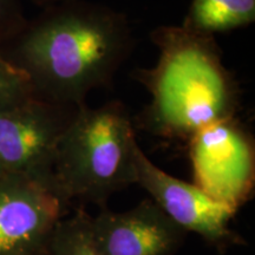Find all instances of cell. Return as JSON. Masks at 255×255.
Masks as SVG:
<instances>
[{
	"label": "cell",
	"instance_id": "obj_14",
	"mask_svg": "<svg viewBox=\"0 0 255 255\" xmlns=\"http://www.w3.org/2000/svg\"><path fill=\"white\" fill-rule=\"evenodd\" d=\"M5 174H7V173H6V171H5V169L1 167V164H0V177H1V176H4Z\"/></svg>",
	"mask_w": 255,
	"mask_h": 255
},
{
	"label": "cell",
	"instance_id": "obj_15",
	"mask_svg": "<svg viewBox=\"0 0 255 255\" xmlns=\"http://www.w3.org/2000/svg\"><path fill=\"white\" fill-rule=\"evenodd\" d=\"M40 255H44V253H43V254H40Z\"/></svg>",
	"mask_w": 255,
	"mask_h": 255
},
{
	"label": "cell",
	"instance_id": "obj_2",
	"mask_svg": "<svg viewBox=\"0 0 255 255\" xmlns=\"http://www.w3.org/2000/svg\"><path fill=\"white\" fill-rule=\"evenodd\" d=\"M150 38L158 49L157 63L138 72L150 94L141 116L145 131L188 142L202 128L235 117L240 89L223 64L214 36L163 25Z\"/></svg>",
	"mask_w": 255,
	"mask_h": 255
},
{
	"label": "cell",
	"instance_id": "obj_10",
	"mask_svg": "<svg viewBox=\"0 0 255 255\" xmlns=\"http://www.w3.org/2000/svg\"><path fill=\"white\" fill-rule=\"evenodd\" d=\"M91 216L78 209L63 216L53 229L44 255H98L90 228Z\"/></svg>",
	"mask_w": 255,
	"mask_h": 255
},
{
	"label": "cell",
	"instance_id": "obj_7",
	"mask_svg": "<svg viewBox=\"0 0 255 255\" xmlns=\"http://www.w3.org/2000/svg\"><path fill=\"white\" fill-rule=\"evenodd\" d=\"M65 206L52 190L26 177H0V255L43 254Z\"/></svg>",
	"mask_w": 255,
	"mask_h": 255
},
{
	"label": "cell",
	"instance_id": "obj_1",
	"mask_svg": "<svg viewBox=\"0 0 255 255\" xmlns=\"http://www.w3.org/2000/svg\"><path fill=\"white\" fill-rule=\"evenodd\" d=\"M135 45L127 14L87 0L41 8L0 51L24 72L34 96L81 107L109 87Z\"/></svg>",
	"mask_w": 255,
	"mask_h": 255
},
{
	"label": "cell",
	"instance_id": "obj_6",
	"mask_svg": "<svg viewBox=\"0 0 255 255\" xmlns=\"http://www.w3.org/2000/svg\"><path fill=\"white\" fill-rule=\"evenodd\" d=\"M135 184L142 187L152 202L187 234L196 233L219 247L239 241L229 227L235 210L213 200L194 183L165 173L139 145L135 155Z\"/></svg>",
	"mask_w": 255,
	"mask_h": 255
},
{
	"label": "cell",
	"instance_id": "obj_5",
	"mask_svg": "<svg viewBox=\"0 0 255 255\" xmlns=\"http://www.w3.org/2000/svg\"><path fill=\"white\" fill-rule=\"evenodd\" d=\"M188 143L194 184L237 212L254 188L255 149L250 131L232 117L202 128Z\"/></svg>",
	"mask_w": 255,
	"mask_h": 255
},
{
	"label": "cell",
	"instance_id": "obj_8",
	"mask_svg": "<svg viewBox=\"0 0 255 255\" xmlns=\"http://www.w3.org/2000/svg\"><path fill=\"white\" fill-rule=\"evenodd\" d=\"M90 228L98 255H171L187 235L150 199L126 212L103 210Z\"/></svg>",
	"mask_w": 255,
	"mask_h": 255
},
{
	"label": "cell",
	"instance_id": "obj_4",
	"mask_svg": "<svg viewBox=\"0 0 255 255\" xmlns=\"http://www.w3.org/2000/svg\"><path fill=\"white\" fill-rule=\"evenodd\" d=\"M78 109L34 97L0 111V164L6 173L26 177L57 194V148Z\"/></svg>",
	"mask_w": 255,
	"mask_h": 255
},
{
	"label": "cell",
	"instance_id": "obj_3",
	"mask_svg": "<svg viewBox=\"0 0 255 255\" xmlns=\"http://www.w3.org/2000/svg\"><path fill=\"white\" fill-rule=\"evenodd\" d=\"M138 145L131 117L121 102L83 104L57 148V194L65 203L77 199L104 205L116 191L135 184Z\"/></svg>",
	"mask_w": 255,
	"mask_h": 255
},
{
	"label": "cell",
	"instance_id": "obj_13",
	"mask_svg": "<svg viewBox=\"0 0 255 255\" xmlns=\"http://www.w3.org/2000/svg\"><path fill=\"white\" fill-rule=\"evenodd\" d=\"M27 1L32 2V4H34L40 8H45L47 6L58 4V2L64 1V0H27Z\"/></svg>",
	"mask_w": 255,
	"mask_h": 255
},
{
	"label": "cell",
	"instance_id": "obj_12",
	"mask_svg": "<svg viewBox=\"0 0 255 255\" xmlns=\"http://www.w3.org/2000/svg\"><path fill=\"white\" fill-rule=\"evenodd\" d=\"M27 20L23 0H0V49L23 30Z\"/></svg>",
	"mask_w": 255,
	"mask_h": 255
},
{
	"label": "cell",
	"instance_id": "obj_11",
	"mask_svg": "<svg viewBox=\"0 0 255 255\" xmlns=\"http://www.w3.org/2000/svg\"><path fill=\"white\" fill-rule=\"evenodd\" d=\"M33 89L23 71L0 51V111L34 98Z\"/></svg>",
	"mask_w": 255,
	"mask_h": 255
},
{
	"label": "cell",
	"instance_id": "obj_9",
	"mask_svg": "<svg viewBox=\"0 0 255 255\" xmlns=\"http://www.w3.org/2000/svg\"><path fill=\"white\" fill-rule=\"evenodd\" d=\"M255 21V0H190L182 26L214 36L250 26Z\"/></svg>",
	"mask_w": 255,
	"mask_h": 255
}]
</instances>
